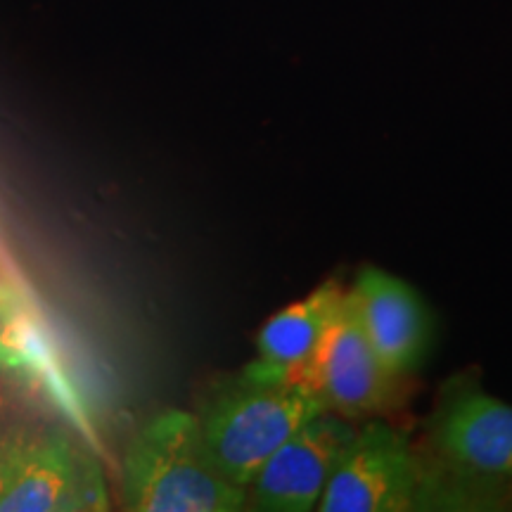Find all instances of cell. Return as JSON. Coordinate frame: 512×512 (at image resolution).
Masks as SVG:
<instances>
[{
	"instance_id": "6da1fadb",
	"label": "cell",
	"mask_w": 512,
	"mask_h": 512,
	"mask_svg": "<svg viewBox=\"0 0 512 512\" xmlns=\"http://www.w3.org/2000/svg\"><path fill=\"white\" fill-rule=\"evenodd\" d=\"M323 411L306 384L266 373L252 361L211 384L195 415L214 463L247 489L275 448Z\"/></svg>"
},
{
	"instance_id": "7a4b0ae2",
	"label": "cell",
	"mask_w": 512,
	"mask_h": 512,
	"mask_svg": "<svg viewBox=\"0 0 512 512\" xmlns=\"http://www.w3.org/2000/svg\"><path fill=\"white\" fill-rule=\"evenodd\" d=\"M124 508L133 512H238L247 489L230 482L204 444L200 420L164 411L145 422L126 448Z\"/></svg>"
},
{
	"instance_id": "3957f363",
	"label": "cell",
	"mask_w": 512,
	"mask_h": 512,
	"mask_svg": "<svg viewBox=\"0 0 512 512\" xmlns=\"http://www.w3.org/2000/svg\"><path fill=\"white\" fill-rule=\"evenodd\" d=\"M422 458L384 418L356 427L316 505L320 512H403L418 508Z\"/></svg>"
},
{
	"instance_id": "277c9868",
	"label": "cell",
	"mask_w": 512,
	"mask_h": 512,
	"mask_svg": "<svg viewBox=\"0 0 512 512\" xmlns=\"http://www.w3.org/2000/svg\"><path fill=\"white\" fill-rule=\"evenodd\" d=\"M403 380L406 377L389 373L375 354L347 290L342 313L325 332L299 382L318 396L325 411L366 422L401 406Z\"/></svg>"
},
{
	"instance_id": "5b68a950",
	"label": "cell",
	"mask_w": 512,
	"mask_h": 512,
	"mask_svg": "<svg viewBox=\"0 0 512 512\" xmlns=\"http://www.w3.org/2000/svg\"><path fill=\"white\" fill-rule=\"evenodd\" d=\"M98 465L57 432L12 434L5 453L0 512L107 510Z\"/></svg>"
},
{
	"instance_id": "8992f818",
	"label": "cell",
	"mask_w": 512,
	"mask_h": 512,
	"mask_svg": "<svg viewBox=\"0 0 512 512\" xmlns=\"http://www.w3.org/2000/svg\"><path fill=\"white\" fill-rule=\"evenodd\" d=\"M356 434L354 422L323 411L304 422L259 467L247 486V508L259 512H309Z\"/></svg>"
},
{
	"instance_id": "52a82bcc",
	"label": "cell",
	"mask_w": 512,
	"mask_h": 512,
	"mask_svg": "<svg viewBox=\"0 0 512 512\" xmlns=\"http://www.w3.org/2000/svg\"><path fill=\"white\" fill-rule=\"evenodd\" d=\"M430 437L446 465L512 482V403L458 380L434 413Z\"/></svg>"
},
{
	"instance_id": "ba28073f",
	"label": "cell",
	"mask_w": 512,
	"mask_h": 512,
	"mask_svg": "<svg viewBox=\"0 0 512 512\" xmlns=\"http://www.w3.org/2000/svg\"><path fill=\"white\" fill-rule=\"evenodd\" d=\"M351 302L389 373L408 377L418 373L432 344V320L425 302L406 280L363 266L351 285Z\"/></svg>"
},
{
	"instance_id": "9c48e42d",
	"label": "cell",
	"mask_w": 512,
	"mask_h": 512,
	"mask_svg": "<svg viewBox=\"0 0 512 512\" xmlns=\"http://www.w3.org/2000/svg\"><path fill=\"white\" fill-rule=\"evenodd\" d=\"M0 370L46 394L72 420H81V403L62 373L53 339L19 294L5 287L0 290Z\"/></svg>"
},
{
	"instance_id": "30bf717a",
	"label": "cell",
	"mask_w": 512,
	"mask_h": 512,
	"mask_svg": "<svg viewBox=\"0 0 512 512\" xmlns=\"http://www.w3.org/2000/svg\"><path fill=\"white\" fill-rule=\"evenodd\" d=\"M344 302H347V290L337 280H325L304 299L268 318L256 337V351H259V356L254 358L256 366L264 368L266 373L299 382L325 332L342 313Z\"/></svg>"
},
{
	"instance_id": "8fae6325",
	"label": "cell",
	"mask_w": 512,
	"mask_h": 512,
	"mask_svg": "<svg viewBox=\"0 0 512 512\" xmlns=\"http://www.w3.org/2000/svg\"><path fill=\"white\" fill-rule=\"evenodd\" d=\"M5 453H8V437L0 434V489H3V477H5Z\"/></svg>"
}]
</instances>
